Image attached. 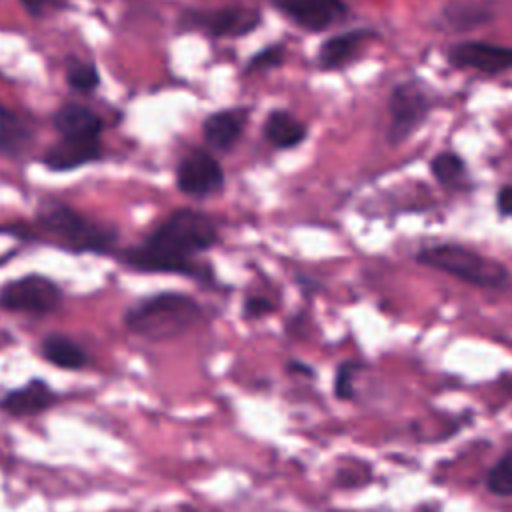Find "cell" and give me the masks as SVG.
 I'll return each mask as SVG.
<instances>
[{
  "label": "cell",
  "instance_id": "obj_1",
  "mask_svg": "<svg viewBox=\"0 0 512 512\" xmlns=\"http://www.w3.org/2000/svg\"><path fill=\"white\" fill-rule=\"evenodd\" d=\"M218 242L216 222L200 210L178 208L140 244L122 254L124 266L152 274H180L210 282L212 270L196 258Z\"/></svg>",
  "mask_w": 512,
  "mask_h": 512
},
{
  "label": "cell",
  "instance_id": "obj_2",
  "mask_svg": "<svg viewBox=\"0 0 512 512\" xmlns=\"http://www.w3.org/2000/svg\"><path fill=\"white\" fill-rule=\"evenodd\" d=\"M204 318L202 304L184 292H158L140 298L124 312V326L146 340H172Z\"/></svg>",
  "mask_w": 512,
  "mask_h": 512
},
{
  "label": "cell",
  "instance_id": "obj_3",
  "mask_svg": "<svg viewBox=\"0 0 512 512\" xmlns=\"http://www.w3.org/2000/svg\"><path fill=\"white\" fill-rule=\"evenodd\" d=\"M414 260L474 288L500 290L510 282V270L506 264L456 242L424 246L416 252Z\"/></svg>",
  "mask_w": 512,
  "mask_h": 512
},
{
  "label": "cell",
  "instance_id": "obj_4",
  "mask_svg": "<svg viewBox=\"0 0 512 512\" xmlns=\"http://www.w3.org/2000/svg\"><path fill=\"white\" fill-rule=\"evenodd\" d=\"M36 222L58 246L72 252L106 254L118 240L114 228L94 222L58 200H44L38 206Z\"/></svg>",
  "mask_w": 512,
  "mask_h": 512
},
{
  "label": "cell",
  "instance_id": "obj_5",
  "mask_svg": "<svg viewBox=\"0 0 512 512\" xmlns=\"http://www.w3.org/2000/svg\"><path fill=\"white\" fill-rule=\"evenodd\" d=\"M62 304L60 286L44 274H24L0 288V308L8 312L44 316Z\"/></svg>",
  "mask_w": 512,
  "mask_h": 512
},
{
  "label": "cell",
  "instance_id": "obj_6",
  "mask_svg": "<svg viewBox=\"0 0 512 512\" xmlns=\"http://www.w3.org/2000/svg\"><path fill=\"white\" fill-rule=\"evenodd\" d=\"M176 186L190 198H208L224 188V170L210 152L194 148L176 166Z\"/></svg>",
  "mask_w": 512,
  "mask_h": 512
},
{
  "label": "cell",
  "instance_id": "obj_7",
  "mask_svg": "<svg viewBox=\"0 0 512 512\" xmlns=\"http://www.w3.org/2000/svg\"><path fill=\"white\" fill-rule=\"evenodd\" d=\"M430 110V100L426 92L412 84L404 82L398 84L388 102V112H390V128H388V142L398 144L404 138H408L426 118Z\"/></svg>",
  "mask_w": 512,
  "mask_h": 512
},
{
  "label": "cell",
  "instance_id": "obj_8",
  "mask_svg": "<svg viewBox=\"0 0 512 512\" xmlns=\"http://www.w3.org/2000/svg\"><path fill=\"white\" fill-rule=\"evenodd\" d=\"M260 22L254 8L226 6L216 10H190L182 16L186 28L202 30L210 36H244L252 32Z\"/></svg>",
  "mask_w": 512,
  "mask_h": 512
},
{
  "label": "cell",
  "instance_id": "obj_9",
  "mask_svg": "<svg viewBox=\"0 0 512 512\" xmlns=\"http://www.w3.org/2000/svg\"><path fill=\"white\" fill-rule=\"evenodd\" d=\"M102 156L100 138H68L60 136L42 156V164L52 172H70L92 164Z\"/></svg>",
  "mask_w": 512,
  "mask_h": 512
},
{
  "label": "cell",
  "instance_id": "obj_10",
  "mask_svg": "<svg viewBox=\"0 0 512 512\" xmlns=\"http://www.w3.org/2000/svg\"><path fill=\"white\" fill-rule=\"evenodd\" d=\"M450 62L460 68H472L488 74L512 70V48L490 42H462L452 46Z\"/></svg>",
  "mask_w": 512,
  "mask_h": 512
},
{
  "label": "cell",
  "instance_id": "obj_11",
  "mask_svg": "<svg viewBox=\"0 0 512 512\" xmlns=\"http://www.w3.org/2000/svg\"><path fill=\"white\" fill-rule=\"evenodd\" d=\"M282 14L306 30H324L342 18V0H270Z\"/></svg>",
  "mask_w": 512,
  "mask_h": 512
},
{
  "label": "cell",
  "instance_id": "obj_12",
  "mask_svg": "<svg viewBox=\"0 0 512 512\" xmlns=\"http://www.w3.org/2000/svg\"><path fill=\"white\" fill-rule=\"evenodd\" d=\"M54 402H56V392L50 388V384L40 378H34V380H28L24 386L8 390L0 398V410L10 416L24 418V416H34L48 410Z\"/></svg>",
  "mask_w": 512,
  "mask_h": 512
},
{
  "label": "cell",
  "instance_id": "obj_13",
  "mask_svg": "<svg viewBox=\"0 0 512 512\" xmlns=\"http://www.w3.org/2000/svg\"><path fill=\"white\" fill-rule=\"evenodd\" d=\"M52 124L60 136L68 138H100L104 130V120L84 104L66 102L54 116Z\"/></svg>",
  "mask_w": 512,
  "mask_h": 512
},
{
  "label": "cell",
  "instance_id": "obj_14",
  "mask_svg": "<svg viewBox=\"0 0 512 512\" xmlns=\"http://www.w3.org/2000/svg\"><path fill=\"white\" fill-rule=\"evenodd\" d=\"M248 112L244 108H230L210 114L202 124L204 140L214 150H230L246 126Z\"/></svg>",
  "mask_w": 512,
  "mask_h": 512
},
{
  "label": "cell",
  "instance_id": "obj_15",
  "mask_svg": "<svg viewBox=\"0 0 512 512\" xmlns=\"http://www.w3.org/2000/svg\"><path fill=\"white\" fill-rule=\"evenodd\" d=\"M40 352L46 362L62 370H80L90 360L86 350L76 340L64 334L46 336L40 344Z\"/></svg>",
  "mask_w": 512,
  "mask_h": 512
},
{
  "label": "cell",
  "instance_id": "obj_16",
  "mask_svg": "<svg viewBox=\"0 0 512 512\" xmlns=\"http://www.w3.org/2000/svg\"><path fill=\"white\" fill-rule=\"evenodd\" d=\"M366 38H368L366 30H350V32L328 38L318 52L320 66L322 68L342 66L344 62H348L350 58L356 56V52L360 50V46Z\"/></svg>",
  "mask_w": 512,
  "mask_h": 512
},
{
  "label": "cell",
  "instance_id": "obj_17",
  "mask_svg": "<svg viewBox=\"0 0 512 512\" xmlns=\"http://www.w3.org/2000/svg\"><path fill=\"white\" fill-rule=\"evenodd\" d=\"M264 136L276 148H294L306 138V128L292 114L274 110L264 122Z\"/></svg>",
  "mask_w": 512,
  "mask_h": 512
},
{
  "label": "cell",
  "instance_id": "obj_18",
  "mask_svg": "<svg viewBox=\"0 0 512 512\" xmlns=\"http://www.w3.org/2000/svg\"><path fill=\"white\" fill-rule=\"evenodd\" d=\"M30 140L28 124L10 108L0 104V152L14 154Z\"/></svg>",
  "mask_w": 512,
  "mask_h": 512
},
{
  "label": "cell",
  "instance_id": "obj_19",
  "mask_svg": "<svg viewBox=\"0 0 512 512\" xmlns=\"http://www.w3.org/2000/svg\"><path fill=\"white\" fill-rule=\"evenodd\" d=\"M484 488L498 498H512V442L486 470Z\"/></svg>",
  "mask_w": 512,
  "mask_h": 512
},
{
  "label": "cell",
  "instance_id": "obj_20",
  "mask_svg": "<svg viewBox=\"0 0 512 512\" xmlns=\"http://www.w3.org/2000/svg\"><path fill=\"white\" fill-rule=\"evenodd\" d=\"M430 170L434 174V178L442 184V186H456L464 174H466V166L464 160L454 154V152H440L434 156Z\"/></svg>",
  "mask_w": 512,
  "mask_h": 512
},
{
  "label": "cell",
  "instance_id": "obj_21",
  "mask_svg": "<svg viewBox=\"0 0 512 512\" xmlns=\"http://www.w3.org/2000/svg\"><path fill=\"white\" fill-rule=\"evenodd\" d=\"M66 82L76 92H92L100 84L98 68L92 62L68 60L66 64Z\"/></svg>",
  "mask_w": 512,
  "mask_h": 512
},
{
  "label": "cell",
  "instance_id": "obj_22",
  "mask_svg": "<svg viewBox=\"0 0 512 512\" xmlns=\"http://www.w3.org/2000/svg\"><path fill=\"white\" fill-rule=\"evenodd\" d=\"M362 370V362L358 360H344L338 364L334 372V396L338 400H352L356 396V374Z\"/></svg>",
  "mask_w": 512,
  "mask_h": 512
},
{
  "label": "cell",
  "instance_id": "obj_23",
  "mask_svg": "<svg viewBox=\"0 0 512 512\" xmlns=\"http://www.w3.org/2000/svg\"><path fill=\"white\" fill-rule=\"evenodd\" d=\"M446 18L450 20L452 26H474V24H480L484 22L488 16L484 10L476 8V6H468V8H462L460 4L452 6V12L448 10L446 12Z\"/></svg>",
  "mask_w": 512,
  "mask_h": 512
},
{
  "label": "cell",
  "instance_id": "obj_24",
  "mask_svg": "<svg viewBox=\"0 0 512 512\" xmlns=\"http://www.w3.org/2000/svg\"><path fill=\"white\" fill-rule=\"evenodd\" d=\"M274 302L268 298V296H260V294H254V296H246L244 298V304H242V316L246 320H258L270 312H274Z\"/></svg>",
  "mask_w": 512,
  "mask_h": 512
},
{
  "label": "cell",
  "instance_id": "obj_25",
  "mask_svg": "<svg viewBox=\"0 0 512 512\" xmlns=\"http://www.w3.org/2000/svg\"><path fill=\"white\" fill-rule=\"evenodd\" d=\"M280 62H282V46H272V48H266V50L258 52L250 60L248 70H266V68L278 66Z\"/></svg>",
  "mask_w": 512,
  "mask_h": 512
},
{
  "label": "cell",
  "instance_id": "obj_26",
  "mask_svg": "<svg viewBox=\"0 0 512 512\" xmlns=\"http://www.w3.org/2000/svg\"><path fill=\"white\" fill-rule=\"evenodd\" d=\"M496 208L500 216L512 218V186H502L496 194Z\"/></svg>",
  "mask_w": 512,
  "mask_h": 512
},
{
  "label": "cell",
  "instance_id": "obj_27",
  "mask_svg": "<svg viewBox=\"0 0 512 512\" xmlns=\"http://www.w3.org/2000/svg\"><path fill=\"white\" fill-rule=\"evenodd\" d=\"M60 0H20V4L24 6V10L30 16H42L46 10H50L52 6H56Z\"/></svg>",
  "mask_w": 512,
  "mask_h": 512
},
{
  "label": "cell",
  "instance_id": "obj_28",
  "mask_svg": "<svg viewBox=\"0 0 512 512\" xmlns=\"http://www.w3.org/2000/svg\"><path fill=\"white\" fill-rule=\"evenodd\" d=\"M288 370H290V372H296V374H304V376H312V374H314V370H312L310 366L302 364L300 360H290Z\"/></svg>",
  "mask_w": 512,
  "mask_h": 512
}]
</instances>
